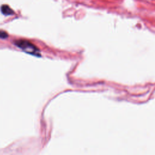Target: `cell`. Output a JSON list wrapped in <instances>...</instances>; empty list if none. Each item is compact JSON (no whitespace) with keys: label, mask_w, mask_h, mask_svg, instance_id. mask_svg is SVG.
Masks as SVG:
<instances>
[{"label":"cell","mask_w":155,"mask_h":155,"mask_svg":"<svg viewBox=\"0 0 155 155\" xmlns=\"http://www.w3.org/2000/svg\"><path fill=\"white\" fill-rule=\"evenodd\" d=\"M16 45L21 49L30 54L36 55L37 53H38V50L37 49V48L34 45L28 41L24 40L18 41L16 42Z\"/></svg>","instance_id":"cell-1"},{"label":"cell","mask_w":155,"mask_h":155,"mask_svg":"<svg viewBox=\"0 0 155 155\" xmlns=\"http://www.w3.org/2000/svg\"><path fill=\"white\" fill-rule=\"evenodd\" d=\"M1 10V12L5 15H10L13 14V11L7 5H2Z\"/></svg>","instance_id":"cell-2"},{"label":"cell","mask_w":155,"mask_h":155,"mask_svg":"<svg viewBox=\"0 0 155 155\" xmlns=\"http://www.w3.org/2000/svg\"><path fill=\"white\" fill-rule=\"evenodd\" d=\"M7 36V34L3 31H0V38H5Z\"/></svg>","instance_id":"cell-3"}]
</instances>
